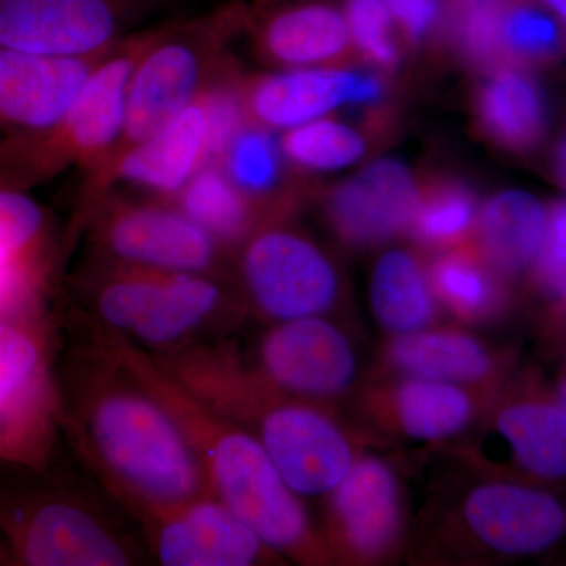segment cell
<instances>
[{
    "label": "cell",
    "mask_w": 566,
    "mask_h": 566,
    "mask_svg": "<svg viewBox=\"0 0 566 566\" xmlns=\"http://www.w3.org/2000/svg\"><path fill=\"white\" fill-rule=\"evenodd\" d=\"M349 35L365 57L390 69L398 61L392 39V14L381 0H346Z\"/></svg>",
    "instance_id": "e575fe53"
},
{
    "label": "cell",
    "mask_w": 566,
    "mask_h": 566,
    "mask_svg": "<svg viewBox=\"0 0 566 566\" xmlns=\"http://www.w3.org/2000/svg\"><path fill=\"white\" fill-rule=\"evenodd\" d=\"M11 558L9 551H7L6 545H3L2 538H0V565H10Z\"/></svg>",
    "instance_id": "b9f144b4"
},
{
    "label": "cell",
    "mask_w": 566,
    "mask_h": 566,
    "mask_svg": "<svg viewBox=\"0 0 566 566\" xmlns=\"http://www.w3.org/2000/svg\"><path fill=\"white\" fill-rule=\"evenodd\" d=\"M403 482L386 458L363 452L348 474L326 495L323 536L333 562L376 565L403 547Z\"/></svg>",
    "instance_id": "4fadbf2b"
},
{
    "label": "cell",
    "mask_w": 566,
    "mask_h": 566,
    "mask_svg": "<svg viewBox=\"0 0 566 566\" xmlns=\"http://www.w3.org/2000/svg\"><path fill=\"white\" fill-rule=\"evenodd\" d=\"M256 43L286 69L324 66L348 50V22L329 3L303 0L271 10L256 24Z\"/></svg>",
    "instance_id": "cb8c5ba5"
},
{
    "label": "cell",
    "mask_w": 566,
    "mask_h": 566,
    "mask_svg": "<svg viewBox=\"0 0 566 566\" xmlns=\"http://www.w3.org/2000/svg\"><path fill=\"white\" fill-rule=\"evenodd\" d=\"M142 526L166 566H255L282 558L212 493L163 510Z\"/></svg>",
    "instance_id": "e0dca14e"
},
{
    "label": "cell",
    "mask_w": 566,
    "mask_h": 566,
    "mask_svg": "<svg viewBox=\"0 0 566 566\" xmlns=\"http://www.w3.org/2000/svg\"><path fill=\"white\" fill-rule=\"evenodd\" d=\"M562 359H564V368H562V370L566 371V348L564 349V353H562Z\"/></svg>",
    "instance_id": "ee69618b"
},
{
    "label": "cell",
    "mask_w": 566,
    "mask_h": 566,
    "mask_svg": "<svg viewBox=\"0 0 566 566\" xmlns=\"http://www.w3.org/2000/svg\"><path fill=\"white\" fill-rule=\"evenodd\" d=\"M382 363L390 375L434 379L495 395L520 370L515 353L488 345L461 327H424L389 335Z\"/></svg>",
    "instance_id": "ac0fdd59"
},
{
    "label": "cell",
    "mask_w": 566,
    "mask_h": 566,
    "mask_svg": "<svg viewBox=\"0 0 566 566\" xmlns=\"http://www.w3.org/2000/svg\"><path fill=\"white\" fill-rule=\"evenodd\" d=\"M476 114L491 139L510 150H528L545 133L543 93L521 70L497 71L479 93Z\"/></svg>",
    "instance_id": "83f0119b"
},
{
    "label": "cell",
    "mask_w": 566,
    "mask_h": 566,
    "mask_svg": "<svg viewBox=\"0 0 566 566\" xmlns=\"http://www.w3.org/2000/svg\"><path fill=\"white\" fill-rule=\"evenodd\" d=\"M532 324L549 353L566 348V200L547 208L545 243L528 270Z\"/></svg>",
    "instance_id": "f546056e"
},
{
    "label": "cell",
    "mask_w": 566,
    "mask_h": 566,
    "mask_svg": "<svg viewBox=\"0 0 566 566\" xmlns=\"http://www.w3.org/2000/svg\"><path fill=\"white\" fill-rule=\"evenodd\" d=\"M62 434L61 370L46 297L0 315V464L46 474Z\"/></svg>",
    "instance_id": "5b68a950"
},
{
    "label": "cell",
    "mask_w": 566,
    "mask_h": 566,
    "mask_svg": "<svg viewBox=\"0 0 566 566\" xmlns=\"http://www.w3.org/2000/svg\"><path fill=\"white\" fill-rule=\"evenodd\" d=\"M428 277L438 303L461 323L499 322L512 308L509 279L479 251L461 248L439 255Z\"/></svg>",
    "instance_id": "484cf974"
},
{
    "label": "cell",
    "mask_w": 566,
    "mask_h": 566,
    "mask_svg": "<svg viewBox=\"0 0 566 566\" xmlns=\"http://www.w3.org/2000/svg\"><path fill=\"white\" fill-rule=\"evenodd\" d=\"M419 200L403 164L379 159L327 196V221L345 243H385L411 230Z\"/></svg>",
    "instance_id": "ffe728a7"
},
{
    "label": "cell",
    "mask_w": 566,
    "mask_h": 566,
    "mask_svg": "<svg viewBox=\"0 0 566 566\" xmlns=\"http://www.w3.org/2000/svg\"><path fill=\"white\" fill-rule=\"evenodd\" d=\"M455 447L475 474L566 491V412L534 367L517 370Z\"/></svg>",
    "instance_id": "8992f818"
},
{
    "label": "cell",
    "mask_w": 566,
    "mask_h": 566,
    "mask_svg": "<svg viewBox=\"0 0 566 566\" xmlns=\"http://www.w3.org/2000/svg\"><path fill=\"white\" fill-rule=\"evenodd\" d=\"M493 397L450 382L390 375L364 392L360 409L371 428L368 434L450 447L474 427Z\"/></svg>",
    "instance_id": "2e32d148"
},
{
    "label": "cell",
    "mask_w": 566,
    "mask_h": 566,
    "mask_svg": "<svg viewBox=\"0 0 566 566\" xmlns=\"http://www.w3.org/2000/svg\"><path fill=\"white\" fill-rule=\"evenodd\" d=\"M501 39L502 50L520 61H546L560 51V22L532 3H509L502 6Z\"/></svg>",
    "instance_id": "836d02e7"
},
{
    "label": "cell",
    "mask_w": 566,
    "mask_h": 566,
    "mask_svg": "<svg viewBox=\"0 0 566 566\" xmlns=\"http://www.w3.org/2000/svg\"><path fill=\"white\" fill-rule=\"evenodd\" d=\"M542 2L553 11L562 28L566 29V0H542Z\"/></svg>",
    "instance_id": "ab89813d"
},
{
    "label": "cell",
    "mask_w": 566,
    "mask_h": 566,
    "mask_svg": "<svg viewBox=\"0 0 566 566\" xmlns=\"http://www.w3.org/2000/svg\"><path fill=\"white\" fill-rule=\"evenodd\" d=\"M151 356L200 403L249 431L301 497H326L363 452V433L340 422L331 406L266 385L237 346L197 342Z\"/></svg>",
    "instance_id": "7a4b0ae2"
},
{
    "label": "cell",
    "mask_w": 566,
    "mask_h": 566,
    "mask_svg": "<svg viewBox=\"0 0 566 566\" xmlns=\"http://www.w3.org/2000/svg\"><path fill=\"white\" fill-rule=\"evenodd\" d=\"M103 57L51 59L0 48V139L61 120Z\"/></svg>",
    "instance_id": "d6986e66"
},
{
    "label": "cell",
    "mask_w": 566,
    "mask_h": 566,
    "mask_svg": "<svg viewBox=\"0 0 566 566\" xmlns=\"http://www.w3.org/2000/svg\"><path fill=\"white\" fill-rule=\"evenodd\" d=\"M170 203L229 251L260 229V208L230 181L219 164L202 167Z\"/></svg>",
    "instance_id": "f1b7e54d"
},
{
    "label": "cell",
    "mask_w": 566,
    "mask_h": 566,
    "mask_svg": "<svg viewBox=\"0 0 566 566\" xmlns=\"http://www.w3.org/2000/svg\"><path fill=\"white\" fill-rule=\"evenodd\" d=\"M357 74L329 66H305L243 85L248 122L266 129H292L352 103Z\"/></svg>",
    "instance_id": "603a6c76"
},
{
    "label": "cell",
    "mask_w": 566,
    "mask_h": 566,
    "mask_svg": "<svg viewBox=\"0 0 566 566\" xmlns=\"http://www.w3.org/2000/svg\"><path fill=\"white\" fill-rule=\"evenodd\" d=\"M502 0L460 6L458 40L472 61L490 63L502 54Z\"/></svg>",
    "instance_id": "d590c367"
},
{
    "label": "cell",
    "mask_w": 566,
    "mask_h": 566,
    "mask_svg": "<svg viewBox=\"0 0 566 566\" xmlns=\"http://www.w3.org/2000/svg\"><path fill=\"white\" fill-rule=\"evenodd\" d=\"M54 259L46 210L0 178V315L50 296Z\"/></svg>",
    "instance_id": "44dd1931"
},
{
    "label": "cell",
    "mask_w": 566,
    "mask_h": 566,
    "mask_svg": "<svg viewBox=\"0 0 566 566\" xmlns=\"http://www.w3.org/2000/svg\"><path fill=\"white\" fill-rule=\"evenodd\" d=\"M212 161L210 112L199 95L159 132L87 170L84 205L118 182L172 202L186 182Z\"/></svg>",
    "instance_id": "9a60e30c"
},
{
    "label": "cell",
    "mask_w": 566,
    "mask_h": 566,
    "mask_svg": "<svg viewBox=\"0 0 566 566\" xmlns=\"http://www.w3.org/2000/svg\"><path fill=\"white\" fill-rule=\"evenodd\" d=\"M554 392H556V397L558 403L562 405L564 411L566 412V371L562 370V374L558 375L557 381L554 382Z\"/></svg>",
    "instance_id": "60d3db41"
},
{
    "label": "cell",
    "mask_w": 566,
    "mask_h": 566,
    "mask_svg": "<svg viewBox=\"0 0 566 566\" xmlns=\"http://www.w3.org/2000/svg\"><path fill=\"white\" fill-rule=\"evenodd\" d=\"M376 323L389 335L416 333L433 326L439 303L428 270L415 253L392 249L376 262L370 281Z\"/></svg>",
    "instance_id": "4316f807"
},
{
    "label": "cell",
    "mask_w": 566,
    "mask_h": 566,
    "mask_svg": "<svg viewBox=\"0 0 566 566\" xmlns=\"http://www.w3.org/2000/svg\"><path fill=\"white\" fill-rule=\"evenodd\" d=\"M65 374L63 434L104 488L145 520L211 493L180 424L102 346L73 357Z\"/></svg>",
    "instance_id": "6da1fadb"
},
{
    "label": "cell",
    "mask_w": 566,
    "mask_h": 566,
    "mask_svg": "<svg viewBox=\"0 0 566 566\" xmlns=\"http://www.w3.org/2000/svg\"><path fill=\"white\" fill-rule=\"evenodd\" d=\"M161 0H0V48L51 59H99Z\"/></svg>",
    "instance_id": "7c38bea8"
},
{
    "label": "cell",
    "mask_w": 566,
    "mask_h": 566,
    "mask_svg": "<svg viewBox=\"0 0 566 566\" xmlns=\"http://www.w3.org/2000/svg\"><path fill=\"white\" fill-rule=\"evenodd\" d=\"M475 476L439 523L450 558L516 560L565 545L566 491Z\"/></svg>",
    "instance_id": "ba28073f"
},
{
    "label": "cell",
    "mask_w": 566,
    "mask_h": 566,
    "mask_svg": "<svg viewBox=\"0 0 566 566\" xmlns=\"http://www.w3.org/2000/svg\"><path fill=\"white\" fill-rule=\"evenodd\" d=\"M486 2H497V0H458L460 6H465V3H486Z\"/></svg>",
    "instance_id": "7bdbcfd3"
},
{
    "label": "cell",
    "mask_w": 566,
    "mask_h": 566,
    "mask_svg": "<svg viewBox=\"0 0 566 566\" xmlns=\"http://www.w3.org/2000/svg\"><path fill=\"white\" fill-rule=\"evenodd\" d=\"M0 538L11 565L136 564L134 547L98 510L52 486L0 490Z\"/></svg>",
    "instance_id": "9c48e42d"
},
{
    "label": "cell",
    "mask_w": 566,
    "mask_h": 566,
    "mask_svg": "<svg viewBox=\"0 0 566 566\" xmlns=\"http://www.w3.org/2000/svg\"><path fill=\"white\" fill-rule=\"evenodd\" d=\"M476 219L474 196L464 186L449 182L420 197L411 230L427 248L450 249L463 243Z\"/></svg>",
    "instance_id": "d6a6232c"
},
{
    "label": "cell",
    "mask_w": 566,
    "mask_h": 566,
    "mask_svg": "<svg viewBox=\"0 0 566 566\" xmlns=\"http://www.w3.org/2000/svg\"><path fill=\"white\" fill-rule=\"evenodd\" d=\"M554 172L566 191V134L558 140L556 150H554Z\"/></svg>",
    "instance_id": "f35d334b"
},
{
    "label": "cell",
    "mask_w": 566,
    "mask_h": 566,
    "mask_svg": "<svg viewBox=\"0 0 566 566\" xmlns=\"http://www.w3.org/2000/svg\"><path fill=\"white\" fill-rule=\"evenodd\" d=\"M161 24L129 33L102 59L63 117L39 133L0 139V178L29 189L70 167L91 170L120 140L134 69Z\"/></svg>",
    "instance_id": "277c9868"
},
{
    "label": "cell",
    "mask_w": 566,
    "mask_h": 566,
    "mask_svg": "<svg viewBox=\"0 0 566 566\" xmlns=\"http://www.w3.org/2000/svg\"><path fill=\"white\" fill-rule=\"evenodd\" d=\"M226 277L193 273H166L129 342L161 356L200 342V334L237 311Z\"/></svg>",
    "instance_id": "7402d4cb"
},
{
    "label": "cell",
    "mask_w": 566,
    "mask_h": 566,
    "mask_svg": "<svg viewBox=\"0 0 566 566\" xmlns=\"http://www.w3.org/2000/svg\"><path fill=\"white\" fill-rule=\"evenodd\" d=\"M244 22L240 2L163 22L134 69L120 140L103 161L147 139L188 107L229 63L230 41Z\"/></svg>",
    "instance_id": "52a82bcc"
},
{
    "label": "cell",
    "mask_w": 566,
    "mask_h": 566,
    "mask_svg": "<svg viewBox=\"0 0 566 566\" xmlns=\"http://www.w3.org/2000/svg\"><path fill=\"white\" fill-rule=\"evenodd\" d=\"M281 148L283 156L301 169L331 172L359 161L365 140L344 123L318 118L286 129Z\"/></svg>",
    "instance_id": "1f68e13d"
},
{
    "label": "cell",
    "mask_w": 566,
    "mask_h": 566,
    "mask_svg": "<svg viewBox=\"0 0 566 566\" xmlns=\"http://www.w3.org/2000/svg\"><path fill=\"white\" fill-rule=\"evenodd\" d=\"M180 424L219 501L244 521L277 556L300 565L334 564L303 497L294 493L266 450L249 431L216 415L128 338L93 335Z\"/></svg>",
    "instance_id": "3957f363"
},
{
    "label": "cell",
    "mask_w": 566,
    "mask_h": 566,
    "mask_svg": "<svg viewBox=\"0 0 566 566\" xmlns=\"http://www.w3.org/2000/svg\"><path fill=\"white\" fill-rule=\"evenodd\" d=\"M243 357L266 385L331 408L352 394L359 376L352 338L326 316L271 323L252 356Z\"/></svg>",
    "instance_id": "5bb4252c"
},
{
    "label": "cell",
    "mask_w": 566,
    "mask_h": 566,
    "mask_svg": "<svg viewBox=\"0 0 566 566\" xmlns=\"http://www.w3.org/2000/svg\"><path fill=\"white\" fill-rule=\"evenodd\" d=\"M281 142L263 126L248 122L223 148L219 166L230 181L262 210L282 180Z\"/></svg>",
    "instance_id": "4dcf8cb0"
},
{
    "label": "cell",
    "mask_w": 566,
    "mask_h": 566,
    "mask_svg": "<svg viewBox=\"0 0 566 566\" xmlns=\"http://www.w3.org/2000/svg\"><path fill=\"white\" fill-rule=\"evenodd\" d=\"M238 249L237 273L245 300L271 323L326 316L340 300L337 268L304 234L264 226Z\"/></svg>",
    "instance_id": "8fae6325"
},
{
    "label": "cell",
    "mask_w": 566,
    "mask_h": 566,
    "mask_svg": "<svg viewBox=\"0 0 566 566\" xmlns=\"http://www.w3.org/2000/svg\"><path fill=\"white\" fill-rule=\"evenodd\" d=\"M415 40L423 39L439 20L441 0H381Z\"/></svg>",
    "instance_id": "8d00e7d4"
},
{
    "label": "cell",
    "mask_w": 566,
    "mask_h": 566,
    "mask_svg": "<svg viewBox=\"0 0 566 566\" xmlns=\"http://www.w3.org/2000/svg\"><path fill=\"white\" fill-rule=\"evenodd\" d=\"M84 216L98 262L226 277L229 249L170 202L109 189L84 205Z\"/></svg>",
    "instance_id": "30bf717a"
},
{
    "label": "cell",
    "mask_w": 566,
    "mask_h": 566,
    "mask_svg": "<svg viewBox=\"0 0 566 566\" xmlns=\"http://www.w3.org/2000/svg\"><path fill=\"white\" fill-rule=\"evenodd\" d=\"M480 251L506 279L527 274L545 243L547 208L520 189L495 193L476 219Z\"/></svg>",
    "instance_id": "d4e9b609"
},
{
    "label": "cell",
    "mask_w": 566,
    "mask_h": 566,
    "mask_svg": "<svg viewBox=\"0 0 566 566\" xmlns=\"http://www.w3.org/2000/svg\"><path fill=\"white\" fill-rule=\"evenodd\" d=\"M382 95V85L378 77L357 74L356 88H354L352 103H374Z\"/></svg>",
    "instance_id": "74e56055"
}]
</instances>
